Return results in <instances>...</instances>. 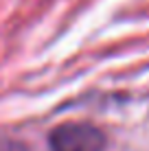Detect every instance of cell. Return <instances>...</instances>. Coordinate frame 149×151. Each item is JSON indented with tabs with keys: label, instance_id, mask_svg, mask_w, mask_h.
Segmentation results:
<instances>
[{
	"label": "cell",
	"instance_id": "1",
	"mask_svg": "<svg viewBox=\"0 0 149 151\" xmlns=\"http://www.w3.org/2000/svg\"><path fill=\"white\" fill-rule=\"evenodd\" d=\"M53 151H103L105 134L88 123H66L50 134Z\"/></svg>",
	"mask_w": 149,
	"mask_h": 151
}]
</instances>
